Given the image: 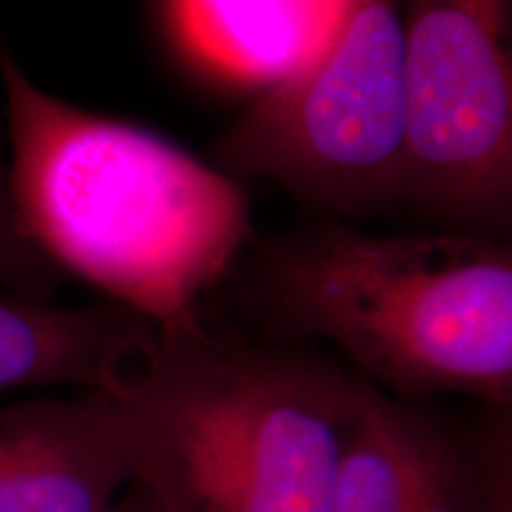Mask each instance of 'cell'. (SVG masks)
Returning <instances> with one entry per match:
<instances>
[{"mask_svg":"<svg viewBox=\"0 0 512 512\" xmlns=\"http://www.w3.org/2000/svg\"><path fill=\"white\" fill-rule=\"evenodd\" d=\"M219 290L252 337L330 344L351 373L396 399L512 408L510 240L370 233L335 219L254 238Z\"/></svg>","mask_w":512,"mask_h":512,"instance_id":"6da1fadb","label":"cell"},{"mask_svg":"<svg viewBox=\"0 0 512 512\" xmlns=\"http://www.w3.org/2000/svg\"><path fill=\"white\" fill-rule=\"evenodd\" d=\"M0 79L10 192L36 245L62 273L157 325L197 316L254 240L240 178L147 128L55 98L5 50Z\"/></svg>","mask_w":512,"mask_h":512,"instance_id":"7a4b0ae2","label":"cell"},{"mask_svg":"<svg viewBox=\"0 0 512 512\" xmlns=\"http://www.w3.org/2000/svg\"><path fill=\"white\" fill-rule=\"evenodd\" d=\"M366 380L335 356L211 328L159 325L121 389L136 477L164 512H330Z\"/></svg>","mask_w":512,"mask_h":512,"instance_id":"3957f363","label":"cell"},{"mask_svg":"<svg viewBox=\"0 0 512 512\" xmlns=\"http://www.w3.org/2000/svg\"><path fill=\"white\" fill-rule=\"evenodd\" d=\"M406 0H330L316 55L259 93L216 145L219 169L266 178L337 219L403 204Z\"/></svg>","mask_w":512,"mask_h":512,"instance_id":"277c9868","label":"cell"},{"mask_svg":"<svg viewBox=\"0 0 512 512\" xmlns=\"http://www.w3.org/2000/svg\"><path fill=\"white\" fill-rule=\"evenodd\" d=\"M510 0H406L403 204L430 228L510 240Z\"/></svg>","mask_w":512,"mask_h":512,"instance_id":"5b68a950","label":"cell"},{"mask_svg":"<svg viewBox=\"0 0 512 512\" xmlns=\"http://www.w3.org/2000/svg\"><path fill=\"white\" fill-rule=\"evenodd\" d=\"M475 422L363 384L330 512H498L512 501V408Z\"/></svg>","mask_w":512,"mask_h":512,"instance_id":"8992f818","label":"cell"},{"mask_svg":"<svg viewBox=\"0 0 512 512\" xmlns=\"http://www.w3.org/2000/svg\"><path fill=\"white\" fill-rule=\"evenodd\" d=\"M133 477L136 430L121 389L0 408V512H110Z\"/></svg>","mask_w":512,"mask_h":512,"instance_id":"52a82bcc","label":"cell"},{"mask_svg":"<svg viewBox=\"0 0 512 512\" xmlns=\"http://www.w3.org/2000/svg\"><path fill=\"white\" fill-rule=\"evenodd\" d=\"M159 325L117 302L64 309L0 297V392L38 387L124 389Z\"/></svg>","mask_w":512,"mask_h":512,"instance_id":"ba28073f","label":"cell"},{"mask_svg":"<svg viewBox=\"0 0 512 512\" xmlns=\"http://www.w3.org/2000/svg\"><path fill=\"white\" fill-rule=\"evenodd\" d=\"M330 0H169L171 24L192 60L271 91L299 74L325 36Z\"/></svg>","mask_w":512,"mask_h":512,"instance_id":"9c48e42d","label":"cell"},{"mask_svg":"<svg viewBox=\"0 0 512 512\" xmlns=\"http://www.w3.org/2000/svg\"><path fill=\"white\" fill-rule=\"evenodd\" d=\"M62 275L24 226L12 200L8 166L0 159V285L17 297L48 302Z\"/></svg>","mask_w":512,"mask_h":512,"instance_id":"30bf717a","label":"cell"},{"mask_svg":"<svg viewBox=\"0 0 512 512\" xmlns=\"http://www.w3.org/2000/svg\"><path fill=\"white\" fill-rule=\"evenodd\" d=\"M110 512H164V508L145 486L131 482L124 489V494L117 498V503L112 505Z\"/></svg>","mask_w":512,"mask_h":512,"instance_id":"8fae6325","label":"cell"},{"mask_svg":"<svg viewBox=\"0 0 512 512\" xmlns=\"http://www.w3.org/2000/svg\"><path fill=\"white\" fill-rule=\"evenodd\" d=\"M498 512H512V501H508V503H505V505H503V508H501V510H498Z\"/></svg>","mask_w":512,"mask_h":512,"instance_id":"7c38bea8","label":"cell"}]
</instances>
